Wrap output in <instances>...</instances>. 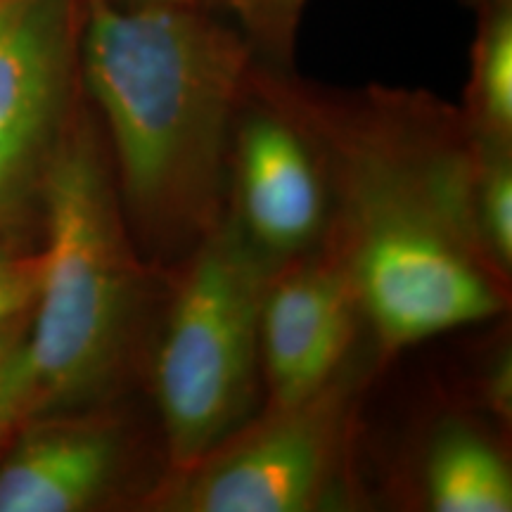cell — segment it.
<instances>
[{
  "label": "cell",
  "instance_id": "obj_17",
  "mask_svg": "<svg viewBox=\"0 0 512 512\" xmlns=\"http://www.w3.org/2000/svg\"><path fill=\"white\" fill-rule=\"evenodd\" d=\"M470 3H475V5H482V3H489V0H470Z\"/></svg>",
  "mask_w": 512,
  "mask_h": 512
},
{
  "label": "cell",
  "instance_id": "obj_16",
  "mask_svg": "<svg viewBox=\"0 0 512 512\" xmlns=\"http://www.w3.org/2000/svg\"><path fill=\"white\" fill-rule=\"evenodd\" d=\"M121 8H178V5H202V0H112Z\"/></svg>",
  "mask_w": 512,
  "mask_h": 512
},
{
  "label": "cell",
  "instance_id": "obj_2",
  "mask_svg": "<svg viewBox=\"0 0 512 512\" xmlns=\"http://www.w3.org/2000/svg\"><path fill=\"white\" fill-rule=\"evenodd\" d=\"M43 200L46 249L27 335L31 415L67 413L117 392L150 306V264L128 230L110 150L93 121L64 124L43 171Z\"/></svg>",
  "mask_w": 512,
  "mask_h": 512
},
{
  "label": "cell",
  "instance_id": "obj_15",
  "mask_svg": "<svg viewBox=\"0 0 512 512\" xmlns=\"http://www.w3.org/2000/svg\"><path fill=\"white\" fill-rule=\"evenodd\" d=\"M484 396L498 418H510V399H512V366L510 354L505 351L489 366L484 380Z\"/></svg>",
  "mask_w": 512,
  "mask_h": 512
},
{
  "label": "cell",
  "instance_id": "obj_11",
  "mask_svg": "<svg viewBox=\"0 0 512 512\" xmlns=\"http://www.w3.org/2000/svg\"><path fill=\"white\" fill-rule=\"evenodd\" d=\"M475 145V219L491 264L505 280L512 266L510 145L472 138Z\"/></svg>",
  "mask_w": 512,
  "mask_h": 512
},
{
  "label": "cell",
  "instance_id": "obj_6",
  "mask_svg": "<svg viewBox=\"0 0 512 512\" xmlns=\"http://www.w3.org/2000/svg\"><path fill=\"white\" fill-rule=\"evenodd\" d=\"M233 209L245 235L278 264L304 254L325 226V178L304 131L249 74L230 143Z\"/></svg>",
  "mask_w": 512,
  "mask_h": 512
},
{
  "label": "cell",
  "instance_id": "obj_12",
  "mask_svg": "<svg viewBox=\"0 0 512 512\" xmlns=\"http://www.w3.org/2000/svg\"><path fill=\"white\" fill-rule=\"evenodd\" d=\"M306 3L309 0H202L245 34L261 62L283 69L292 62Z\"/></svg>",
  "mask_w": 512,
  "mask_h": 512
},
{
  "label": "cell",
  "instance_id": "obj_1",
  "mask_svg": "<svg viewBox=\"0 0 512 512\" xmlns=\"http://www.w3.org/2000/svg\"><path fill=\"white\" fill-rule=\"evenodd\" d=\"M259 60L207 5L81 0L79 69L147 264L188 256L226 211L230 143Z\"/></svg>",
  "mask_w": 512,
  "mask_h": 512
},
{
  "label": "cell",
  "instance_id": "obj_13",
  "mask_svg": "<svg viewBox=\"0 0 512 512\" xmlns=\"http://www.w3.org/2000/svg\"><path fill=\"white\" fill-rule=\"evenodd\" d=\"M34 382H31L27 337L17 335L0 342V448L19 422L31 415Z\"/></svg>",
  "mask_w": 512,
  "mask_h": 512
},
{
  "label": "cell",
  "instance_id": "obj_10",
  "mask_svg": "<svg viewBox=\"0 0 512 512\" xmlns=\"http://www.w3.org/2000/svg\"><path fill=\"white\" fill-rule=\"evenodd\" d=\"M479 24L465 88V119L472 138L512 140V0L477 5Z\"/></svg>",
  "mask_w": 512,
  "mask_h": 512
},
{
  "label": "cell",
  "instance_id": "obj_3",
  "mask_svg": "<svg viewBox=\"0 0 512 512\" xmlns=\"http://www.w3.org/2000/svg\"><path fill=\"white\" fill-rule=\"evenodd\" d=\"M278 266L230 209L188 254L152 366L171 470L197 463L252 420L261 306Z\"/></svg>",
  "mask_w": 512,
  "mask_h": 512
},
{
  "label": "cell",
  "instance_id": "obj_14",
  "mask_svg": "<svg viewBox=\"0 0 512 512\" xmlns=\"http://www.w3.org/2000/svg\"><path fill=\"white\" fill-rule=\"evenodd\" d=\"M38 256H19L0 240V342L19 335L24 313L34 309Z\"/></svg>",
  "mask_w": 512,
  "mask_h": 512
},
{
  "label": "cell",
  "instance_id": "obj_8",
  "mask_svg": "<svg viewBox=\"0 0 512 512\" xmlns=\"http://www.w3.org/2000/svg\"><path fill=\"white\" fill-rule=\"evenodd\" d=\"M121 465L117 420L48 413L0 460V512L88 510L114 489Z\"/></svg>",
  "mask_w": 512,
  "mask_h": 512
},
{
  "label": "cell",
  "instance_id": "obj_9",
  "mask_svg": "<svg viewBox=\"0 0 512 512\" xmlns=\"http://www.w3.org/2000/svg\"><path fill=\"white\" fill-rule=\"evenodd\" d=\"M427 503L437 512H510L512 477L501 451L463 422H448L425 463Z\"/></svg>",
  "mask_w": 512,
  "mask_h": 512
},
{
  "label": "cell",
  "instance_id": "obj_4",
  "mask_svg": "<svg viewBox=\"0 0 512 512\" xmlns=\"http://www.w3.org/2000/svg\"><path fill=\"white\" fill-rule=\"evenodd\" d=\"M368 368L354 358L304 399L271 406L147 501L174 512H309L332 501Z\"/></svg>",
  "mask_w": 512,
  "mask_h": 512
},
{
  "label": "cell",
  "instance_id": "obj_5",
  "mask_svg": "<svg viewBox=\"0 0 512 512\" xmlns=\"http://www.w3.org/2000/svg\"><path fill=\"white\" fill-rule=\"evenodd\" d=\"M81 0H0V207L43 174L67 124Z\"/></svg>",
  "mask_w": 512,
  "mask_h": 512
},
{
  "label": "cell",
  "instance_id": "obj_7",
  "mask_svg": "<svg viewBox=\"0 0 512 512\" xmlns=\"http://www.w3.org/2000/svg\"><path fill=\"white\" fill-rule=\"evenodd\" d=\"M361 316L339 249H306L275 268L261 306V363L271 406L323 387L351 356Z\"/></svg>",
  "mask_w": 512,
  "mask_h": 512
}]
</instances>
